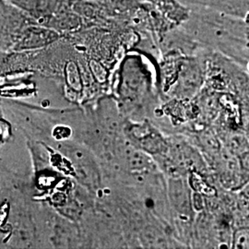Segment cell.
<instances>
[{
	"instance_id": "obj_1",
	"label": "cell",
	"mask_w": 249,
	"mask_h": 249,
	"mask_svg": "<svg viewBox=\"0 0 249 249\" xmlns=\"http://www.w3.org/2000/svg\"><path fill=\"white\" fill-rule=\"evenodd\" d=\"M58 38L55 30L46 27L31 26L27 28L18 42L19 49H36L53 43Z\"/></svg>"
},
{
	"instance_id": "obj_2",
	"label": "cell",
	"mask_w": 249,
	"mask_h": 249,
	"mask_svg": "<svg viewBox=\"0 0 249 249\" xmlns=\"http://www.w3.org/2000/svg\"><path fill=\"white\" fill-rule=\"evenodd\" d=\"M12 5L17 8L25 10L33 15L41 14L45 12V6L47 5V0H8Z\"/></svg>"
},
{
	"instance_id": "obj_3",
	"label": "cell",
	"mask_w": 249,
	"mask_h": 249,
	"mask_svg": "<svg viewBox=\"0 0 249 249\" xmlns=\"http://www.w3.org/2000/svg\"><path fill=\"white\" fill-rule=\"evenodd\" d=\"M49 23L55 29H71L78 24V17L71 13H59L53 15Z\"/></svg>"
},
{
	"instance_id": "obj_4",
	"label": "cell",
	"mask_w": 249,
	"mask_h": 249,
	"mask_svg": "<svg viewBox=\"0 0 249 249\" xmlns=\"http://www.w3.org/2000/svg\"><path fill=\"white\" fill-rule=\"evenodd\" d=\"M172 195H173L174 202H175V204L177 205V207L180 210L186 211V207L187 208L188 200H187V196L186 195V190L181 183H178L173 186Z\"/></svg>"
},
{
	"instance_id": "obj_5",
	"label": "cell",
	"mask_w": 249,
	"mask_h": 249,
	"mask_svg": "<svg viewBox=\"0 0 249 249\" xmlns=\"http://www.w3.org/2000/svg\"><path fill=\"white\" fill-rule=\"evenodd\" d=\"M144 243L148 248H163L164 238L159 233V231L154 229H148L144 233Z\"/></svg>"
},
{
	"instance_id": "obj_6",
	"label": "cell",
	"mask_w": 249,
	"mask_h": 249,
	"mask_svg": "<svg viewBox=\"0 0 249 249\" xmlns=\"http://www.w3.org/2000/svg\"><path fill=\"white\" fill-rule=\"evenodd\" d=\"M235 248L245 249L249 246V232L246 231H239L235 236Z\"/></svg>"
}]
</instances>
